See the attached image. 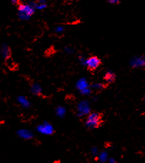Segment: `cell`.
Listing matches in <instances>:
<instances>
[{"label": "cell", "mask_w": 145, "mask_h": 163, "mask_svg": "<svg viewBox=\"0 0 145 163\" xmlns=\"http://www.w3.org/2000/svg\"><path fill=\"white\" fill-rule=\"evenodd\" d=\"M35 9V1H32L27 4H20L18 7L17 15L21 20L27 21L34 13Z\"/></svg>", "instance_id": "1"}, {"label": "cell", "mask_w": 145, "mask_h": 163, "mask_svg": "<svg viewBox=\"0 0 145 163\" xmlns=\"http://www.w3.org/2000/svg\"><path fill=\"white\" fill-rule=\"evenodd\" d=\"M103 115L99 112H92L88 114L85 119V125L90 129H97L102 125Z\"/></svg>", "instance_id": "2"}, {"label": "cell", "mask_w": 145, "mask_h": 163, "mask_svg": "<svg viewBox=\"0 0 145 163\" xmlns=\"http://www.w3.org/2000/svg\"><path fill=\"white\" fill-rule=\"evenodd\" d=\"M101 60L97 56H90L85 59V65L89 71H95L101 65Z\"/></svg>", "instance_id": "3"}, {"label": "cell", "mask_w": 145, "mask_h": 163, "mask_svg": "<svg viewBox=\"0 0 145 163\" xmlns=\"http://www.w3.org/2000/svg\"><path fill=\"white\" fill-rule=\"evenodd\" d=\"M0 55L4 60H7L11 56V50L8 45L2 44L0 47Z\"/></svg>", "instance_id": "4"}, {"label": "cell", "mask_w": 145, "mask_h": 163, "mask_svg": "<svg viewBox=\"0 0 145 163\" xmlns=\"http://www.w3.org/2000/svg\"><path fill=\"white\" fill-rule=\"evenodd\" d=\"M132 66L134 68H142L145 66V58L144 57H138L134 58L131 62Z\"/></svg>", "instance_id": "5"}, {"label": "cell", "mask_w": 145, "mask_h": 163, "mask_svg": "<svg viewBox=\"0 0 145 163\" xmlns=\"http://www.w3.org/2000/svg\"><path fill=\"white\" fill-rule=\"evenodd\" d=\"M115 79H116L115 73H113L112 71H107L104 76V80L105 81V82L107 83V84H110L114 83Z\"/></svg>", "instance_id": "6"}, {"label": "cell", "mask_w": 145, "mask_h": 163, "mask_svg": "<svg viewBox=\"0 0 145 163\" xmlns=\"http://www.w3.org/2000/svg\"><path fill=\"white\" fill-rule=\"evenodd\" d=\"M77 87L79 88L82 92H87L89 91V88H88V84L85 79H81L78 81L77 83Z\"/></svg>", "instance_id": "7"}, {"label": "cell", "mask_w": 145, "mask_h": 163, "mask_svg": "<svg viewBox=\"0 0 145 163\" xmlns=\"http://www.w3.org/2000/svg\"><path fill=\"white\" fill-rule=\"evenodd\" d=\"M40 132H42V133H45V134H52L54 132V129L49 124H44L43 126H41L40 127Z\"/></svg>", "instance_id": "8"}, {"label": "cell", "mask_w": 145, "mask_h": 163, "mask_svg": "<svg viewBox=\"0 0 145 163\" xmlns=\"http://www.w3.org/2000/svg\"><path fill=\"white\" fill-rule=\"evenodd\" d=\"M32 92L34 94H35V95L39 96L40 94V93L42 92V89L40 87V86L37 85V84H34L32 86Z\"/></svg>", "instance_id": "9"}, {"label": "cell", "mask_w": 145, "mask_h": 163, "mask_svg": "<svg viewBox=\"0 0 145 163\" xmlns=\"http://www.w3.org/2000/svg\"><path fill=\"white\" fill-rule=\"evenodd\" d=\"M47 3H38L35 1V9L39 10H43L47 7Z\"/></svg>", "instance_id": "10"}, {"label": "cell", "mask_w": 145, "mask_h": 163, "mask_svg": "<svg viewBox=\"0 0 145 163\" xmlns=\"http://www.w3.org/2000/svg\"><path fill=\"white\" fill-rule=\"evenodd\" d=\"M93 87L95 88H96V89L103 90L105 88H107V85L104 84H101V83H97V84H94Z\"/></svg>", "instance_id": "11"}, {"label": "cell", "mask_w": 145, "mask_h": 163, "mask_svg": "<svg viewBox=\"0 0 145 163\" xmlns=\"http://www.w3.org/2000/svg\"><path fill=\"white\" fill-rule=\"evenodd\" d=\"M54 31L55 33H56L57 34H61V33H62L64 31V27L62 25H58L55 27Z\"/></svg>", "instance_id": "12"}, {"label": "cell", "mask_w": 145, "mask_h": 163, "mask_svg": "<svg viewBox=\"0 0 145 163\" xmlns=\"http://www.w3.org/2000/svg\"><path fill=\"white\" fill-rule=\"evenodd\" d=\"M119 0H107V1H108L109 4H117V3L119 2Z\"/></svg>", "instance_id": "13"}, {"label": "cell", "mask_w": 145, "mask_h": 163, "mask_svg": "<svg viewBox=\"0 0 145 163\" xmlns=\"http://www.w3.org/2000/svg\"><path fill=\"white\" fill-rule=\"evenodd\" d=\"M65 51H66L67 53H72V50L70 48H69V47H66V48H65Z\"/></svg>", "instance_id": "14"}, {"label": "cell", "mask_w": 145, "mask_h": 163, "mask_svg": "<svg viewBox=\"0 0 145 163\" xmlns=\"http://www.w3.org/2000/svg\"><path fill=\"white\" fill-rule=\"evenodd\" d=\"M19 1L20 0H10V1H11L13 4H18Z\"/></svg>", "instance_id": "15"}]
</instances>
